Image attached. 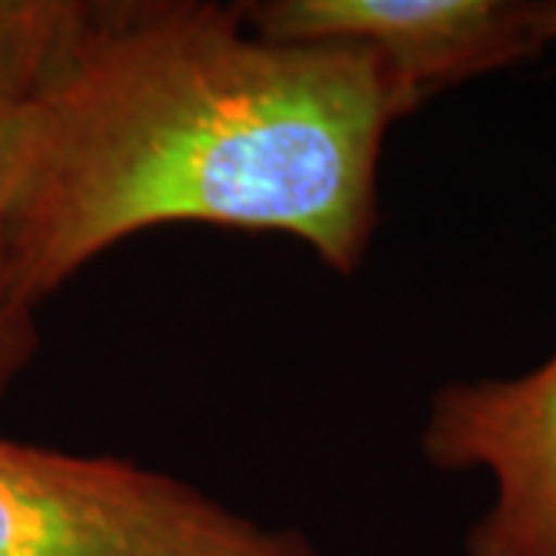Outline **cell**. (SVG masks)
Returning <instances> with one entry per match:
<instances>
[{
    "label": "cell",
    "mask_w": 556,
    "mask_h": 556,
    "mask_svg": "<svg viewBox=\"0 0 556 556\" xmlns=\"http://www.w3.org/2000/svg\"><path fill=\"white\" fill-rule=\"evenodd\" d=\"M399 118L362 47L260 38L239 3L109 0L68 75L10 115L7 291L35 316L105 251L170 223L291 236L350 276Z\"/></svg>",
    "instance_id": "cell-1"
},
{
    "label": "cell",
    "mask_w": 556,
    "mask_h": 556,
    "mask_svg": "<svg viewBox=\"0 0 556 556\" xmlns=\"http://www.w3.org/2000/svg\"><path fill=\"white\" fill-rule=\"evenodd\" d=\"M0 556H318L186 479L0 437Z\"/></svg>",
    "instance_id": "cell-2"
},
{
    "label": "cell",
    "mask_w": 556,
    "mask_h": 556,
    "mask_svg": "<svg viewBox=\"0 0 556 556\" xmlns=\"http://www.w3.org/2000/svg\"><path fill=\"white\" fill-rule=\"evenodd\" d=\"M239 10L260 38L375 53L405 115L448 87L544 53L529 0H254Z\"/></svg>",
    "instance_id": "cell-3"
},
{
    "label": "cell",
    "mask_w": 556,
    "mask_h": 556,
    "mask_svg": "<svg viewBox=\"0 0 556 556\" xmlns=\"http://www.w3.org/2000/svg\"><path fill=\"white\" fill-rule=\"evenodd\" d=\"M420 448L437 470L495 482L467 556H556V353L517 378L439 387Z\"/></svg>",
    "instance_id": "cell-4"
},
{
    "label": "cell",
    "mask_w": 556,
    "mask_h": 556,
    "mask_svg": "<svg viewBox=\"0 0 556 556\" xmlns=\"http://www.w3.org/2000/svg\"><path fill=\"white\" fill-rule=\"evenodd\" d=\"M109 0H0V112L43 100L93 38Z\"/></svg>",
    "instance_id": "cell-5"
},
{
    "label": "cell",
    "mask_w": 556,
    "mask_h": 556,
    "mask_svg": "<svg viewBox=\"0 0 556 556\" xmlns=\"http://www.w3.org/2000/svg\"><path fill=\"white\" fill-rule=\"evenodd\" d=\"M7 199H10V115L0 112V399L35 362L40 346L38 318L20 309L7 291L3 239H7Z\"/></svg>",
    "instance_id": "cell-6"
},
{
    "label": "cell",
    "mask_w": 556,
    "mask_h": 556,
    "mask_svg": "<svg viewBox=\"0 0 556 556\" xmlns=\"http://www.w3.org/2000/svg\"><path fill=\"white\" fill-rule=\"evenodd\" d=\"M529 22L535 28L538 40L547 47L556 43V0H529Z\"/></svg>",
    "instance_id": "cell-7"
}]
</instances>
